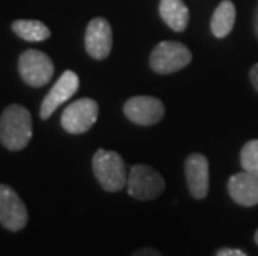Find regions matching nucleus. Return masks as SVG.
Masks as SVG:
<instances>
[{"label": "nucleus", "instance_id": "obj_8", "mask_svg": "<svg viewBox=\"0 0 258 256\" xmlns=\"http://www.w3.org/2000/svg\"><path fill=\"white\" fill-rule=\"evenodd\" d=\"M29 221L25 203L12 187L0 183V225L9 231L24 230Z\"/></svg>", "mask_w": 258, "mask_h": 256}, {"label": "nucleus", "instance_id": "obj_3", "mask_svg": "<svg viewBox=\"0 0 258 256\" xmlns=\"http://www.w3.org/2000/svg\"><path fill=\"white\" fill-rule=\"evenodd\" d=\"M191 52L182 42L163 40L150 53V68L158 75H170L191 63Z\"/></svg>", "mask_w": 258, "mask_h": 256}, {"label": "nucleus", "instance_id": "obj_18", "mask_svg": "<svg viewBox=\"0 0 258 256\" xmlns=\"http://www.w3.org/2000/svg\"><path fill=\"white\" fill-rule=\"evenodd\" d=\"M248 77H250V81H251V85H253V89L258 92V63H255L253 67L250 68V72H248Z\"/></svg>", "mask_w": 258, "mask_h": 256}, {"label": "nucleus", "instance_id": "obj_4", "mask_svg": "<svg viewBox=\"0 0 258 256\" xmlns=\"http://www.w3.org/2000/svg\"><path fill=\"white\" fill-rule=\"evenodd\" d=\"M127 192L132 198L140 201L155 200L165 192V180L155 168L148 165H134L128 172Z\"/></svg>", "mask_w": 258, "mask_h": 256}, {"label": "nucleus", "instance_id": "obj_17", "mask_svg": "<svg viewBox=\"0 0 258 256\" xmlns=\"http://www.w3.org/2000/svg\"><path fill=\"white\" fill-rule=\"evenodd\" d=\"M217 256H246V253L243 249H238V248H220L215 251Z\"/></svg>", "mask_w": 258, "mask_h": 256}, {"label": "nucleus", "instance_id": "obj_2", "mask_svg": "<svg viewBox=\"0 0 258 256\" xmlns=\"http://www.w3.org/2000/svg\"><path fill=\"white\" fill-rule=\"evenodd\" d=\"M92 170L97 182L105 192H120L127 187L128 173L125 170V163L117 151L97 150L92 158Z\"/></svg>", "mask_w": 258, "mask_h": 256}, {"label": "nucleus", "instance_id": "obj_1", "mask_svg": "<svg viewBox=\"0 0 258 256\" xmlns=\"http://www.w3.org/2000/svg\"><path fill=\"white\" fill-rule=\"evenodd\" d=\"M32 115L25 107L9 105L0 117V143L10 151L24 150L32 140Z\"/></svg>", "mask_w": 258, "mask_h": 256}, {"label": "nucleus", "instance_id": "obj_10", "mask_svg": "<svg viewBox=\"0 0 258 256\" xmlns=\"http://www.w3.org/2000/svg\"><path fill=\"white\" fill-rule=\"evenodd\" d=\"M79 85H80L79 75L72 72V70H65L55 81V85L52 87V90L48 92L45 95V99H43L40 105V118L42 120L50 118L53 115V112H55L62 103L69 102L77 94Z\"/></svg>", "mask_w": 258, "mask_h": 256}, {"label": "nucleus", "instance_id": "obj_11", "mask_svg": "<svg viewBox=\"0 0 258 256\" xmlns=\"http://www.w3.org/2000/svg\"><path fill=\"white\" fill-rule=\"evenodd\" d=\"M185 180L188 193L195 200H203L210 187V166L208 158L202 153H190L185 160Z\"/></svg>", "mask_w": 258, "mask_h": 256}, {"label": "nucleus", "instance_id": "obj_7", "mask_svg": "<svg viewBox=\"0 0 258 256\" xmlns=\"http://www.w3.org/2000/svg\"><path fill=\"white\" fill-rule=\"evenodd\" d=\"M123 113L132 123L140 127H152L165 115V105L157 97L137 95L123 103Z\"/></svg>", "mask_w": 258, "mask_h": 256}, {"label": "nucleus", "instance_id": "obj_9", "mask_svg": "<svg viewBox=\"0 0 258 256\" xmlns=\"http://www.w3.org/2000/svg\"><path fill=\"white\" fill-rule=\"evenodd\" d=\"M85 50L87 53L95 60H105L112 52L113 35L112 25L107 19L97 17L92 19L85 30Z\"/></svg>", "mask_w": 258, "mask_h": 256}, {"label": "nucleus", "instance_id": "obj_6", "mask_svg": "<svg viewBox=\"0 0 258 256\" xmlns=\"http://www.w3.org/2000/svg\"><path fill=\"white\" fill-rule=\"evenodd\" d=\"M98 118V103L93 99H80L65 108L60 125L67 133L80 135L93 127Z\"/></svg>", "mask_w": 258, "mask_h": 256}, {"label": "nucleus", "instance_id": "obj_15", "mask_svg": "<svg viewBox=\"0 0 258 256\" xmlns=\"http://www.w3.org/2000/svg\"><path fill=\"white\" fill-rule=\"evenodd\" d=\"M12 30L25 42H43L50 39V29L38 20H15L12 24Z\"/></svg>", "mask_w": 258, "mask_h": 256}, {"label": "nucleus", "instance_id": "obj_5", "mask_svg": "<svg viewBox=\"0 0 258 256\" xmlns=\"http://www.w3.org/2000/svg\"><path fill=\"white\" fill-rule=\"evenodd\" d=\"M55 67L52 58L40 50H25L19 57V73L29 87L40 89L52 80Z\"/></svg>", "mask_w": 258, "mask_h": 256}, {"label": "nucleus", "instance_id": "obj_21", "mask_svg": "<svg viewBox=\"0 0 258 256\" xmlns=\"http://www.w3.org/2000/svg\"><path fill=\"white\" fill-rule=\"evenodd\" d=\"M255 243L258 244V230L255 231Z\"/></svg>", "mask_w": 258, "mask_h": 256}, {"label": "nucleus", "instance_id": "obj_14", "mask_svg": "<svg viewBox=\"0 0 258 256\" xmlns=\"http://www.w3.org/2000/svg\"><path fill=\"white\" fill-rule=\"evenodd\" d=\"M235 17H237V10H235V4L232 0H222L215 9L210 20V30L213 37L217 39H225L232 34Z\"/></svg>", "mask_w": 258, "mask_h": 256}, {"label": "nucleus", "instance_id": "obj_16", "mask_svg": "<svg viewBox=\"0 0 258 256\" xmlns=\"http://www.w3.org/2000/svg\"><path fill=\"white\" fill-rule=\"evenodd\" d=\"M240 165L245 172L258 177V140H250L240 151Z\"/></svg>", "mask_w": 258, "mask_h": 256}, {"label": "nucleus", "instance_id": "obj_13", "mask_svg": "<svg viewBox=\"0 0 258 256\" xmlns=\"http://www.w3.org/2000/svg\"><path fill=\"white\" fill-rule=\"evenodd\" d=\"M158 12H160L162 20L173 32H178L180 34V32H183L188 27L190 12L183 0H160Z\"/></svg>", "mask_w": 258, "mask_h": 256}, {"label": "nucleus", "instance_id": "obj_19", "mask_svg": "<svg viewBox=\"0 0 258 256\" xmlns=\"http://www.w3.org/2000/svg\"><path fill=\"white\" fill-rule=\"evenodd\" d=\"M162 253L157 251V249L153 248H144V249H137L134 251V256H160Z\"/></svg>", "mask_w": 258, "mask_h": 256}, {"label": "nucleus", "instance_id": "obj_20", "mask_svg": "<svg viewBox=\"0 0 258 256\" xmlns=\"http://www.w3.org/2000/svg\"><path fill=\"white\" fill-rule=\"evenodd\" d=\"M253 32H255V37L258 39V4H256V9L253 14Z\"/></svg>", "mask_w": 258, "mask_h": 256}, {"label": "nucleus", "instance_id": "obj_12", "mask_svg": "<svg viewBox=\"0 0 258 256\" xmlns=\"http://www.w3.org/2000/svg\"><path fill=\"white\" fill-rule=\"evenodd\" d=\"M228 195L240 206L251 208L258 205V177L250 172H240L230 177Z\"/></svg>", "mask_w": 258, "mask_h": 256}]
</instances>
